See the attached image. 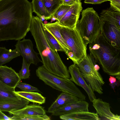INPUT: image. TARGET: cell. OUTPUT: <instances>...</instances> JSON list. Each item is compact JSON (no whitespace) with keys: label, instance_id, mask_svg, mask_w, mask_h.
I'll return each instance as SVG.
<instances>
[{"label":"cell","instance_id":"6da1fadb","mask_svg":"<svg viewBox=\"0 0 120 120\" xmlns=\"http://www.w3.org/2000/svg\"><path fill=\"white\" fill-rule=\"evenodd\" d=\"M32 12L28 0H0V41L24 38L30 30Z\"/></svg>","mask_w":120,"mask_h":120},{"label":"cell","instance_id":"7a4b0ae2","mask_svg":"<svg viewBox=\"0 0 120 120\" xmlns=\"http://www.w3.org/2000/svg\"><path fill=\"white\" fill-rule=\"evenodd\" d=\"M43 23L38 16H33L30 30L41 57L42 66L53 74L63 78L69 79V73L67 67L57 52L53 49L46 39L43 29Z\"/></svg>","mask_w":120,"mask_h":120},{"label":"cell","instance_id":"3957f363","mask_svg":"<svg viewBox=\"0 0 120 120\" xmlns=\"http://www.w3.org/2000/svg\"><path fill=\"white\" fill-rule=\"evenodd\" d=\"M89 47L90 53L105 72L112 76L120 75V48L111 44L101 32Z\"/></svg>","mask_w":120,"mask_h":120},{"label":"cell","instance_id":"277c9868","mask_svg":"<svg viewBox=\"0 0 120 120\" xmlns=\"http://www.w3.org/2000/svg\"><path fill=\"white\" fill-rule=\"evenodd\" d=\"M100 32L111 44L120 48V12L110 7L99 17Z\"/></svg>","mask_w":120,"mask_h":120},{"label":"cell","instance_id":"5b68a950","mask_svg":"<svg viewBox=\"0 0 120 120\" xmlns=\"http://www.w3.org/2000/svg\"><path fill=\"white\" fill-rule=\"evenodd\" d=\"M81 15V19L78 21L75 28L87 46L100 33L99 16L92 8L83 10Z\"/></svg>","mask_w":120,"mask_h":120},{"label":"cell","instance_id":"8992f818","mask_svg":"<svg viewBox=\"0 0 120 120\" xmlns=\"http://www.w3.org/2000/svg\"><path fill=\"white\" fill-rule=\"evenodd\" d=\"M36 73L40 79L53 88L74 95L79 101L85 100V96L70 79L63 78L53 74L43 66L38 68Z\"/></svg>","mask_w":120,"mask_h":120},{"label":"cell","instance_id":"52a82bcc","mask_svg":"<svg viewBox=\"0 0 120 120\" xmlns=\"http://www.w3.org/2000/svg\"><path fill=\"white\" fill-rule=\"evenodd\" d=\"M60 31L65 43L74 55L78 64L87 54V46L76 28L61 26Z\"/></svg>","mask_w":120,"mask_h":120},{"label":"cell","instance_id":"ba28073f","mask_svg":"<svg viewBox=\"0 0 120 120\" xmlns=\"http://www.w3.org/2000/svg\"><path fill=\"white\" fill-rule=\"evenodd\" d=\"M23 38L22 41L18 40L15 47L26 63L30 65L33 64L36 65L39 62H42L38 56L39 53L33 49L32 41L29 39Z\"/></svg>","mask_w":120,"mask_h":120},{"label":"cell","instance_id":"9c48e42d","mask_svg":"<svg viewBox=\"0 0 120 120\" xmlns=\"http://www.w3.org/2000/svg\"><path fill=\"white\" fill-rule=\"evenodd\" d=\"M96 62L90 53V54H87L86 57L77 64L85 80L97 79L104 81L98 71L95 69L94 65Z\"/></svg>","mask_w":120,"mask_h":120},{"label":"cell","instance_id":"30bf717a","mask_svg":"<svg viewBox=\"0 0 120 120\" xmlns=\"http://www.w3.org/2000/svg\"><path fill=\"white\" fill-rule=\"evenodd\" d=\"M68 70L71 76L70 80L84 89L87 93L90 100L92 102L96 97L90 85L87 84L84 79L77 64L74 63L70 66Z\"/></svg>","mask_w":120,"mask_h":120},{"label":"cell","instance_id":"8fae6325","mask_svg":"<svg viewBox=\"0 0 120 120\" xmlns=\"http://www.w3.org/2000/svg\"><path fill=\"white\" fill-rule=\"evenodd\" d=\"M82 9L81 2L75 4L71 6L64 16L58 22L62 26L70 28H75Z\"/></svg>","mask_w":120,"mask_h":120},{"label":"cell","instance_id":"7c38bea8","mask_svg":"<svg viewBox=\"0 0 120 120\" xmlns=\"http://www.w3.org/2000/svg\"><path fill=\"white\" fill-rule=\"evenodd\" d=\"M92 102L100 120H120V116L115 115L111 111L108 103L103 101L100 98L95 99Z\"/></svg>","mask_w":120,"mask_h":120},{"label":"cell","instance_id":"4fadbf2b","mask_svg":"<svg viewBox=\"0 0 120 120\" xmlns=\"http://www.w3.org/2000/svg\"><path fill=\"white\" fill-rule=\"evenodd\" d=\"M18 73L11 67L0 66V81L10 87L15 88L21 81Z\"/></svg>","mask_w":120,"mask_h":120},{"label":"cell","instance_id":"5bb4252c","mask_svg":"<svg viewBox=\"0 0 120 120\" xmlns=\"http://www.w3.org/2000/svg\"><path fill=\"white\" fill-rule=\"evenodd\" d=\"M89 103L84 100L79 101L54 111L52 113V115L60 116L75 112H89Z\"/></svg>","mask_w":120,"mask_h":120},{"label":"cell","instance_id":"9a60e30c","mask_svg":"<svg viewBox=\"0 0 120 120\" xmlns=\"http://www.w3.org/2000/svg\"><path fill=\"white\" fill-rule=\"evenodd\" d=\"M79 100L76 96L62 92L48 109L47 112L52 113L54 111Z\"/></svg>","mask_w":120,"mask_h":120},{"label":"cell","instance_id":"2e32d148","mask_svg":"<svg viewBox=\"0 0 120 120\" xmlns=\"http://www.w3.org/2000/svg\"><path fill=\"white\" fill-rule=\"evenodd\" d=\"M15 88L0 81V101L13 103L21 99L22 97L15 93Z\"/></svg>","mask_w":120,"mask_h":120},{"label":"cell","instance_id":"e0dca14e","mask_svg":"<svg viewBox=\"0 0 120 120\" xmlns=\"http://www.w3.org/2000/svg\"><path fill=\"white\" fill-rule=\"evenodd\" d=\"M42 25L64 48L66 51L65 54L68 52H70L65 43L60 31L61 25L59 24L58 21H56V22L53 23L49 22L46 24L43 23Z\"/></svg>","mask_w":120,"mask_h":120},{"label":"cell","instance_id":"ac0fdd59","mask_svg":"<svg viewBox=\"0 0 120 120\" xmlns=\"http://www.w3.org/2000/svg\"><path fill=\"white\" fill-rule=\"evenodd\" d=\"M10 114L18 116L43 115L46 114L44 107L34 104L28 105L21 109L9 113Z\"/></svg>","mask_w":120,"mask_h":120},{"label":"cell","instance_id":"d6986e66","mask_svg":"<svg viewBox=\"0 0 120 120\" xmlns=\"http://www.w3.org/2000/svg\"><path fill=\"white\" fill-rule=\"evenodd\" d=\"M60 118L65 120H100L96 113L89 112H80L60 116Z\"/></svg>","mask_w":120,"mask_h":120},{"label":"cell","instance_id":"ffe728a7","mask_svg":"<svg viewBox=\"0 0 120 120\" xmlns=\"http://www.w3.org/2000/svg\"><path fill=\"white\" fill-rule=\"evenodd\" d=\"M30 101L22 98L20 100L13 103L0 101V110L8 112L9 113L22 109L29 105Z\"/></svg>","mask_w":120,"mask_h":120},{"label":"cell","instance_id":"44dd1931","mask_svg":"<svg viewBox=\"0 0 120 120\" xmlns=\"http://www.w3.org/2000/svg\"><path fill=\"white\" fill-rule=\"evenodd\" d=\"M31 4L33 12L42 21L51 19L52 15L48 12L41 0H32Z\"/></svg>","mask_w":120,"mask_h":120},{"label":"cell","instance_id":"7402d4cb","mask_svg":"<svg viewBox=\"0 0 120 120\" xmlns=\"http://www.w3.org/2000/svg\"><path fill=\"white\" fill-rule=\"evenodd\" d=\"M15 92L20 97L34 103L42 104L45 102V98L38 92L22 91H15Z\"/></svg>","mask_w":120,"mask_h":120},{"label":"cell","instance_id":"603a6c76","mask_svg":"<svg viewBox=\"0 0 120 120\" xmlns=\"http://www.w3.org/2000/svg\"><path fill=\"white\" fill-rule=\"evenodd\" d=\"M20 55L16 49L13 50L8 49L5 47H0V66L9 62Z\"/></svg>","mask_w":120,"mask_h":120},{"label":"cell","instance_id":"cb8c5ba5","mask_svg":"<svg viewBox=\"0 0 120 120\" xmlns=\"http://www.w3.org/2000/svg\"><path fill=\"white\" fill-rule=\"evenodd\" d=\"M44 33L48 43L56 51H66L64 49L52 35L43 26Z\"/></svg>","mask_w":120,"mask_h":120},{"label":"cell","instance_id":"d4e9b609","mask_svg":"<svg viewBox=\"0 0 120 120\" xmlns=\"http://www.w3.org/2000/svg\"><path fill=\"white\" fill-rule=\"evenodd\" d=\"M41 0L48 12L52 16L57 9L63 3V0Z\"/></svg>","mask_w":120,"mask_h":120},{"label":"cell","instance_id":"484cf974","mask_svg":"<svg viewBox=\"0 0 120 120\" xmlns=\"http://www.w3.org/2000/svg\"><path fill=\"white\" fill-rule=\"evenodd\" d=\"M12 120H49L50 118L46 114L43 115L18 116L13 115Z\"/></svg>","mask_w":120,"mask_h":120},{"label":"cell","instance_id":"4316f807","mask_svg":"<svg viewBox=\"0 0 120 120\" xmlns=\"http://www.w3.org/2000/svg\"><path fill=\"white\" fill-rule=\"evenodd\" d=\"M71 6L61 4L57 9L52 16L56 21H59L69 10Z\"/></svg>","mask_w":120,"mask_h":120},{"label":"cell","instance_id":"83f0119b","mask_svg":"<svg viewBox=\"0 0 120 120\" xmlns=\"http://www.w3.org/2000/svg\"><path fill=\"white\" fill-rule=\"evenodd\" d=\"M30 65L26 64L23 59L22 67L18 73L19 76L22 79L29 78L30 75L29 67Z\"/></svg>","mask_w":120,"mask_h":120},{"label":"cell","instance_id":"f1b7e54d","mask_svg":"<svg viewBox=\"0 0 120 120\" xmlns=\"http://www.w3.org/2000/svg\"><path fill=\"white\" fill-rule=\"evenodd\" d=\"M16 87L21 89L22 91L26 92L36 91L40 92V91L37 88L32 86L26 83L19 82L17 85Z\"/></svg>","mask_w":120,"mask_h":120},{"label":"cell","instance_id":"f546056e","mask_svg":"<svg viewBox=\"0 0 120 120\" xmlns=\"http://www.w3.org/2000/svg\"><path fill=\"white\" fill-rule=\"evenodd\" d=\"M110 1L111 6L115 10L120 12V0H109Z\"/></svg>","mask_w":120,"mask_h":120},{"label":"cell","instance_id":"4dcf8cb0","mask_svg":"<svg viewBox=\"0 0 120 120\" xmlns=\"http://www.w3.org/2000/svg\"><path fill=\"white\" fill-rule=\"evenodd\" d=\"M81 0H63V4L69 6L81 2Z\"/></svg>","mask_w":120,"mask_h":120},{"label":"cell","instance_id":"1f68e13d","mask_svg":"<svg viewBox=\"0 0 120 120\" xmlns=\"http://www.w3.org/2000/svg\"><path fill=\"white\" fill-rule=\"evenodd\" d=\"M109 0H85L84 2L86 3L96 4H100Z\"/></svg>","mask_w":120,"mask_h":120},{"label":"cell","instance_id":"d6a6232c","mask_svg":"<svg viewBox=\"0 0 120 120\" xmlns=\"http://www.w3.org/2000/svg\"><path fill=\"white\" fill-rule=\"evenodd\" d=\"M0 120H12V117H9L0 110Z\"/></svg>","mask_w":120,"mask_h":120},{"label":"cell","instance_id":"836d02e7","mask_svg":"<svg viewBox=\"0 0 120 120\" xmlns=\"http://www.w3.org/2000/svg\"><path fill=\"white\" fill-rule=\"evenodd\" d=\"M120 84V82L118 81H116L115 82L112 84L109 83V85L111 86V88L114 90L116 86H118Z\"/></svg>","mask_w":120,"mask_h":120},{"label":"cell","instance_id":"e575fe53","mask_svg":"<svg viewBox=\"0 0 120 120\" xmlns=\"http://www.w3.org/2000/svg\"><path fill=\"white\" fill-rule=\"evenodd\" d=\"M116 81V78L110 75L109 79V81L110 84L115 82Z\"/></svg>","mask_w":120,"mask_h":120},{"label":"cell","instance_id":"d590c367","mask_svg":"<svg viewBox=\"0 0 120 120\" xmlns=\"http://www.w3.org/2000/svg\"><path fill=\"white\" fill-rule=\"evenodd\" d=\"M94 68L96 71H98L100 68V67L98 65L96 64L94 65Z\"/></svg>","mask_w":120,"mask_h":120},{"label":"cell","instance_id":"8d00e7d4","mask_svg":"<svg viewBox=\"0 0 120 120\" xmlns=\"http://www.w3.org/2000/svg\"><path fill=\"white\" fill-rule=\"evenodd\" d=\"M116 78L120 82V75H117L116 76Z\"/></svg>","mask_w":120,"mask_h":120},{"label":"cell","instance_id":"74e56055","mask_svg":"<svg viewBox=\"0 0 120 120\" xmlns=\"http://www.w3.org/2000/svg\"></svg>","mask_w":120,"mask_h":120}]
</instances>
